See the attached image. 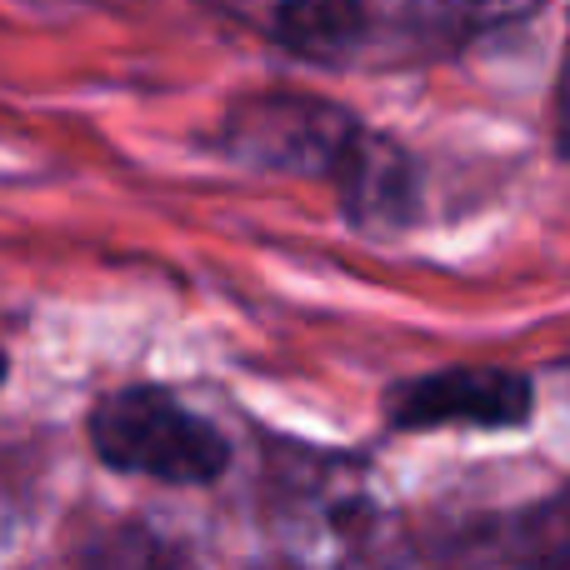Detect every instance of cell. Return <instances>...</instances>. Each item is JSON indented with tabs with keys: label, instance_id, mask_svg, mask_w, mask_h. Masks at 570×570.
I'll use <instances>...</instances> for the list:
<instances>
[{
	"label": "cell",
	"instance_id": "obj_1",
	"mask_svg": "<svg viewBox=\"0 0 570 570\" xmlns=\"http://www.w3.org/2000/svg\"><path fill=\"white\" fill-rule=\"evenodd\" d=\"M90 441L106 465L166 485H210L230 461L216 425L156 385L106 395L90 415Z\"/></svg>",
	"mask_w": 570,
	"mask_h": 570
},
{
	"label": "cell",
	"instance_id": "obj_2",
	"mask_svg": "<svg viewBox=\"0 0 570 570\" xmlns=\"http://www.w3.org/2000/svg\"><path fill=\"white\" fill-rule=\"evenodd\" d=\"M361 130L325 100L261 96L230 116L226 146L271 170H335Z\"/></svg>",
	"mask_w": 570,
	"mask_h": 570
},
{
	"label": "cell",
	"instance_id": "obj_3",
	"mask_svg": "<svg viewBox=\"0 0 570 570\" xmlns=\"http://www.w3.org/2000/svg\"><path fill=\"white\" fill-rule=\"evenodd\" d=\"M531 415V385L525 375L501 365H455L421 381H405L391 395V421L405 431L431 425H521Z\"/></svg>",
	"mask_w": 570,
	"mask_h": 570
},
{
	"label": "cell",
	"instance_id": "obj_4",
	"mask_svg": "<svg viewBox=\"0 0 570 570\" xmlns=\"http://www.w3.org/2000/svg\"><path fill=\"white\" fill-rule=\"evenodd\" d=\"M335 180L345 190V206L361 226H401L415 206V170L391 140L355 136L345 160L335 166Z\"/></svg>",
	"mask_w": 570,
	"mask_h": 570
},
{
	"label": "cell",
	"instance_id": "obj_5",
	"mask_svg": "<svg viewBox=\"0 0 570 570\" xmlns=\"http://www.w3.org/2000/svg\"><path fill=\"white\" fill-rule=\"evenodd\" d=\"M281 40L305 60H341L361 46L365 6L361 0H281Z\"/></svg>",
	"mask_w": 570,
	"mask_h": 570
},
{
	"label": "cell",
	"instance_id": "obj_6",
	"mask_svg": "<svg viewBox=\"0 0 570 570\" xmlns=\"http://www.w3.org/2000/svg\"><path fill=\"white\" fill-rule=\"evenodd\" d=\"M561 140L570 150V56H566V70H561Z\"/></svg>",
	"mask_w": 570,
	"mask_h": 570
},
{
	"label": "cell",
	"instance_id": "obj_7",
	"mask_svg": "<svg viewBox=\"0 0 570 570\" xmlns=\"http://www.w3.org/2000/svg\"><path fill=\"white\" fill-rule=\"evenodd\" d=\"M551 570H570V556H561V561H556Z\"/></svg>",
	"mask_w": 570,
	"mask_h": 570
}]
</instances>
